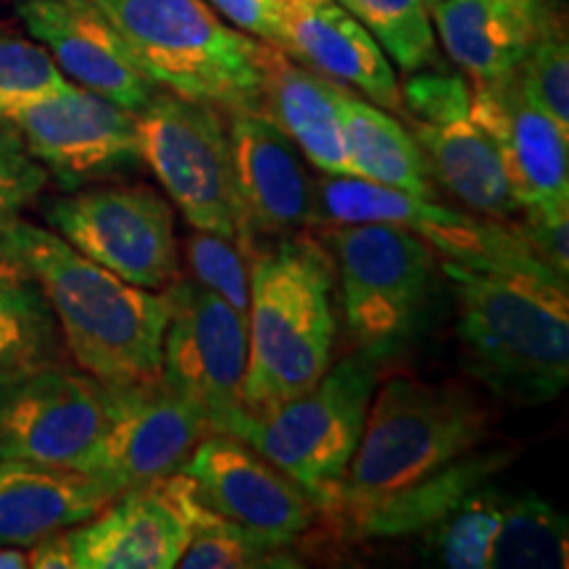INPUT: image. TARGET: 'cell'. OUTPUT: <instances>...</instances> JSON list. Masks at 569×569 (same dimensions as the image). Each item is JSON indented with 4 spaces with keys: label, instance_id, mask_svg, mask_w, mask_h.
Instances as JSON below:
<instances>
[{
    "label": "cell",
    "instance_id": "4",
    "mask_svg": "<svg viewBox=\"0 0 569 569\" xmlns=\"http://www.w3.org/2000/svg\"><path fill=\"white\" fill-rule=\"evenodd\" d=\"M243 407L261 419L327 372L336 343L332 267L315 240H284L251 264Z\"/></svg>",
    "mask_w": 569,
    "mask_h": 569
},
{
    "label": "cell",
    "instance_id": "26",
    "mask_svg": "<svg viewBox=\"0 0 569 569\" xmlns=\"http://www.w3.org/2000/svg\"><path fill=\"white\" fill-rule=\"evenodd\" d=\"M515 453L503 451H472L451 467L438 472L436 478L419 482L407 493L377 503L365 515H359L343 530L351 538H415L446 517L467 493L480 488L482 482L509 465Z\"/></svg>",
    "mask_w": 569,
    "mask_h": 569
},
{
    "label": "cell",
    "instance_id": "1",
    "mask_svg": "<svg viewBox=\"0 0 569 569\" xmlns=\"http://www.w3.org/2000/svg\"><path fill=\"white\" fill-rule=\"evenodd\" d=\"M30 269L51 306L61 343L77 369L106 388H130L161 375L169 298L103 269L61 234L17 222L0 240Z\"/></svg>",
    "mask_w": 569,
    "mask_h": 569
},
{
    "label": "cell",
    "instance_id": "15",
    "mask_svg": "<svg viewBox=\"0 0 569 569\" xmlns=\"http://www.w3.org/2000/svg\"><path fill=\"white\" fill-rule=\"evenodd\" d=\"M111 390L109 427L82 472L117 493L180 472L196 446L213 432L203 411L161 375L140 386Z\"/></svg>",
    "mask_w": 569,
    "mask_h": 569
},
{
    "label": "cell",
    "instance_id": "6",
    "mask_svg": "<svg viewBox=\"0 0 569 569\" xmlns=\"http://www.w3.org/2000/svg\"><path fill=\"white\" fill-rule=\"evenodd\" d=\"M380 361L356 351L303 393H298L261 419H251L240 440L253 446L280 472L298 482L319 517L330 509L348 465H351L375 388Z\"/></svg>",
    "mask_w": 569,
    "mask_h": 569
},
{
    "label": "cell",
    "instance_id": "16",
    "mask_svg": "<svg viewBox=\"0 0 569 569\" xmlns=\"http://www.w3.org/2000/svg\"><path fill=\"white\" fill-rule=\"evenodd\" d=\"M203 501L182 472L127 488L71 528L77 569H172Z\"/></svg>",
    "mask_w": 569,
    "mask_h": 569
},
{
    "label": "cell",
    "instance_id": "33",
    "mask_svg": "<svg viewBox=\"0 0 569 569\" xmlns=\"http://www.w3.org/2000/svg\"><path fill=\"white\" fill-rule=\"evenodd\" d=\"M67 74L40 42L0 30V117L13 106L63 90Z\"/></svg>",
    "mask_w": 569,
    "mask_h": 569
},
{
    "label": "cell",
    "instance_id": "20",
    "mask_svg": "<svg viewBox=\"0 0 569 569\" xmlns=\"http://www.w3.org/2000/svg\"><path fill=\"white\" fill-rule=\"evenodd\" d=\"M280 6L288 56L327 80L359 90L380 109L403 113L393 63L340 0H280Z\"/></svg>",
    "mask_w": 569,
    "mask_h": 569
},
{
    "label": "cell",
    "instance_id": "25",
    "mask_svg": "<svg viewBox=\"0 0 569 569\" xmlns=\"http://www.w3.org/2000/svg\"><path fill=\"white\" fill-rule=\"evenodd\" d=\"M338 111L351 177L432 198V174L422 148L393 113L351 96L346 84L338 92Z\"/></svg>",
    "mask_w": 569,
    "mask_h": 569
},
{
    "label": "cell",
    "instance_id": "36",
    "mask_svg": "<svg viewBox=\"0 0 569 569\" xmlns=\"http://www.w3.org/2000/svg\"><path fill=\"white\" fill-rule=\"evenodd\" d=\"M517 222V219H515ZM519 232L530 253L561 280L569 277V209H522Z\"/></svg>",
    "mask_w": 569,
    "mask_h": 569
},
{
    "label": "cell",
    "instance_id": "17",
    "mask_svg": "<svg viewBox=\"0 0 569 569\" xmlns=\"http://www.w3.org/2000/svg\"><path fill=\"white\" fill-rule=\"evenodd\" d=\"M11 6L61 74L82 88L132 113L159 90L132 61L124 40L96 0H11Z\"/></svg>",
    "mask_w": 569,
    "mask_h": 569
},
{
    "label": "cell",
    "instance_id": "3",
    "mask_svg": "<svg viewBox=\"0 0 569 569\" xmlns=\"http://www.w3.org/2000/svg\"><path fill=\"white\" fill-rule=\"evenodd\" d=\"M486 436L488 411L467 388L390 377L375 388L359 448L322 517H332L346 530L377 503L407 493L478 451Z\"/></svg>",
    "mask_w": 569,
    "mask_h": 569
},
{
    "label": "cell",
    "instance_id": "9",
    "mask_svg": "<svg viewBox=\"0 0 569 569\" xmlns=\"http://www.w3.org/2000/svg\"><path fill=\"white\" fill-rule=\"evenodd\" d=\"M53 232L122 280L163 290L180 277L174 209L151 184H84L46 209Z\"/></svg>",
    "mask_w": 569,
    "mask_h": 569
},
{
    "label": "cell",
    "instance_id": "21",
    "mask_svg": "<svg viewBox=\"0 0 569 569\" xmlns=\"http://www.w3.org/2000/svg\"><path fill=\"white\" fill-rule=\"evenodd\" d=\"M430 13L446 53L475 84L511 80L557 24L543 0H436Z\"/></svg>",
    "mask_w": 569,
    "mask_h": 569
},
{
    "label": "cell",
    "instance_id": "19",
    "mask_svg": "<svg viewBox=\"0 0 569 569\" xmlns=\"http://www.w3.org/2000/svg\"><path fill=\"white\" fill-rule=\"evenodd\" d=\"M472 117L501 148L522 209H569V134L528 101L517 77L475 84Z\"/></svg>",
    "mask_w": 569,
    "mask_h": 569
},
{
    "label": "cell",
    "instance_id": "24",
    "mask_svg": "<svg viewBox=\"0 0 569 569\" xmlns=\"http://www.w3.org/2000/svg\"><path fill=\"white\" fill-rule=\"evenodd\" d=\"M119 493L77 469L0 459V546L27 549L96 517Z\"/></svg>",
    "mask_w": 569,
    "mask_h": 569
},
{
    "label": "cell",
    "instance_id": "32",
    "mask_svg": "<svg viewBox=\"0 0 569 569\" xmlns=\"http://www.w3.org/2000/svg\"><path fill=\"white\" fill-rule=\"evenodd\" d=\"M519 90L569 134V48L559 24L540 34L517 69Z\"/></svg>",
    "mask_w": 569,
    "mask_h": 569
},
{
    "label": "cell",
    "instance_id": "30",
    "mask_svg": "<svg viewBox=\"0 0 569 569\" xmlns=\"http://www.w3.org/2000/svg\"><path fill=\"white\" fill-rule=\"evenodd\" d=\"M365 24L398 69L419 71L438 61L430 9L425 0H340Z\"/></svg>",
    "mask_w": 569,
    "mask_h": 569
},
{
    "label": "cell",
    "instance_id": "28",
    "mask_svg": "<svg viewBox=\"0 0 569 569\" xmlns=\"http://www.w3.org/2000/svg\"><path fill=\"white\" fill-rule=\"evenodd\" d=\"M569 557L567 517L538 496L503 501L490 569H565Z\"/></svg>",
    "mask_w": 569,
    "mask_h": 569
},
{
    "label": "cell",
    "instance_id": "37",
    "mask_svg": "<svg viewBox=\"0 0 569 569\" xmlns=\"http://www.w3.org/2000/svg\"><path fill=\"white\" fill-rule=\"evenodd\" d=\"M209 6L238 30L288 53V32H284L280 0H209Z\"/></svg>",
    "mask_w": 569,
    "mask_h": 569
},
{
    "label": "cell",
    "instance_id": "31",
    "mask_svg": "<svg viewBox=\"0 0 569 569\" xmlns=\"http://www.w3.org/2000/svg\"><path fill=\"white\" fill-rule=\"evenodd\" d=\"M288 549H269L259 538L219 517L209 507L198 511L193 532L177 567L182 569H253V567H298Z\"/></svg>",
    "mask_w": 569,
    "mask_h": 569
},
{
    "label": "cell",
    "instance_id": "35",
    "mask_svg": "<svg viewBox=\"0 0 569 569\" xmlns=\"http://www.w3.org/2000/svg\"><path fill=\"white\" fill-rule=\"evenodd\" d=\"M48 180L51 177L27 151L21 134L0 119V240L21 222V213L38 201Z\"/></svg>",
    "mask_w": 569,
    "mask_h": 569
},
{
    "label": "cell",
    "instance_id": "34",
    "mask_svg": "<svg viewBox=\"0 0 569 569\" xmlns=\"http://www.w3.org/2000/svg\"><path fill=\"white\" fill-rule=\"evenodd\" d=\"M184 253L193 280L246 315L251 298V267L243 248L222 234L196 230L184 243Z\"/></svg>",
    "mask_w": 569,
    "mask_h": 569
},
{
    "label": "cell",
    "instance_id": "2",
    "mask_svg": "<svg viewBox=\"0 0 569 569\" xmlns=\"http://www.w3.org/2000/svg\"><path fill=\"white\" fill-rule=\"evenodd\" d=\"M438 264L457 296V338L469 372L517 407L559 398L569 380L567 280L540 264Z\"/></svg>",
    "mask_w": 569,
    "mask_h": 569
},
{
    "label": "cell",
    "instance_id": "13",
    "mask_svg": "<svg viewBox=\"0 0 569 569\" xmlns=\"http://www.w3.org/2000/svg\"><path fill=\"white\" fill-rule=\"evenodd\" d=\"M27 151L63 190L138 172L142 159L134 140V113L69 82L63 90L32 98L6 111Z\"/></svg>",
    "mask_w": 569,
    "mask_h": 569
},
{
    "label": "cell",
    "instance_id": "29",
    "mask_svg": "<svg viewBox=\"0 0 569 569\" xmlns=\"http://www.w3.org/2000/svg\"><path fill=\"white\" fill-rule=\"evenodd\" d=\"M503 501L507 496L488 482L467 493L446 517L419 536L427 557L448 569H490Z\"/></svg>",
    "mask_w": 569,
    "mask_h": 569
},
{
    "label": "cell",
    "instance_id": "40",
    "mask_svg": "<svg viewBox=\"0 0 569 569\" xmlns=\"http://www.w3.org/2000/svg\"><path fill=\"white\" fill-rule=\"evenodd\" d=\"M425 3H427V9H430V6H432V3H436V0H425Z\"/></svg>",
    "mask_w": 569,
    "mask_h": 569
},
{
    "label": "cell",
    "instance_id": "38",
    "mask_svg": "<svg viewBox=\"0 0 569 569\" xmlns=\"http://www.w3.org/2000/svg\"><path fill=\"white\" fill-rule=\"evenodd\" d=\"M27 559L34 569H77L71 528L56 530L51 536L34 540L32 546H27Z\"/></svg>",
    "mask_w": 569,
    "mask_h": 569
},
{
    "label": "cell",
    "instance_id": "5",
    "mask_svg": "<svg viewBox=\"0 0 569 569\" xmlns=\"http://www.w3.org/2000/svg\"><path fill=\"white\" fill-rule=\"evenodd\" d=\"M156 88L217 109H259L256 40L209 0H96Z\"/></svg>",
    "mask_w": 569,
    "mask_h": 569
},
{
    "label": "cell",
    "instance_id": "14",
    "mask_svg": "<svg viewBox=\"0 0 569 569\" xmlns=\"http://www.w3.org/2000/svg\"><path fill=\"white\" fill-rule=\"evenodd\" d=\"M182 472L196 482L206 507L269 549H290L319 517L317 503L298 482L230 432H209Z\"/></svg>",
    "mask_w": 569,
    "mask_h": 569
},
{
    "label": "cell",
    "instance_id": "22",
    "mask_svg": "<svg viewBox=\"0 0 569 569\" xmlns=\"http://www.w3.org/2000/svg\"><path fill=\"white\" fill-rule=\"evenodd\" d=\"M409 122L432 180L443 184L459 203L496 222H511L519 217L522 206L509 180L501 148L478 124L469 103Z\"/></svg>",
    "mask_w": 569,
    "mask_h": 569
},
{
    "label": "cell",
    "instance_id": "18",
    "mask_svg": "<svg viewBox=\"0 0 569 569\" xmlns=\"http://www.w3.org/2000/svg\"><path fill=\"white\" fill-rule=\"evenodd\" d=\"M230 117L227 130L248 248H253V232L282 234L315 224V177L296 142L261 109L230 111Z\"/></svg>",
    "mask_w": 569,
    "mask_h": 569
},
{
    "label": "cell",
    "instance_id": "11",
    "mask_svg": "<svg viewBox=\"0 0 569 569\" xmlns=\"http://www.w3.org/2000/svg\"><path fill=\"white\" fill-rule=\"evenodd\" d=\"M398 224L436 251L440 261L469 269L538 267L515 219L496 222L448 209L415 193L351 174L315 180V224ZM543 267V264H540Z\"/></svg>",
    "mask_w": 569,
    "mask_h": 569
},
{
    "label": "cell",
    "instance_id": "39",
    "mask_svg": "<svg viewBox=\"0 0 569 569\" xmlns=\"http://www.w3.org/2000/svg\"><path fill=\"white\" fill-rule=\"evenodd\" d=\"M30 567L27 549L19 546H0V569H24Z\"/></svg>",
    "mask_w": 569,
    "mask_h": 569
},
{
    "label": "cell",
    "instance_id": "12",
    "mask_svg": "<svg viewBox=\"0 0 569 569\" xmlns=\"http://www.w3.org/2000/svg\"><path fill=\"white\" fill-rule=\"evenodd\" d=\"M111 409V388L61 361L0 377V459L82 472Z\"/></svg>",
    "mask_w": 569,
    "mask_h": 569
},
{
    "label": "cell",
    "instance_id": "8",
    "mask_svg": "<svg viewBox=\"0 0 569 569\" xmlns=\"http://www.w3.org/2000/svg\"><path fill=\"white\" fill-rule=\"evenodd\" d=\"M222 109L156 90L134 111V140L142 167L161 182L184 222L248 248V230L234 182L232 142Z\"/></svg>",
    "mask_w": 569,
    "mask_h": 569
},
{
    "label": "cell",
    "instance_id": "7",
    "mask_svg": "<svg viewBox=\"0 0 569 569\" xmlns=\"http://www.w3.org/2000/svg\"><path fill=\"white\" fill-rule=\"evenodd\" d=\"M336 251L348 330L361 353L386 361L415 343L436 284L438 256L398 224H336Z\"/></svg>",
    "mask_w": 569,
    "mask_h": 569
},
{
    "label": "cell",
    "instance_id": "27",
    "mask_svg": "<svg viewBox=\"0 0 569 569\" xmlns=\"http://www.w3.org/2000/svg\"><path fill=\"white\" fill-rule=\"evenodd\" d=\"M61 332L38 280L0 246V377L59 365Z\"/></svg>",
    "mask_w": 569,
    "mask_h": 569
},
{
    "label": "cell",
    "instance_id": "23",
    "mask_svg": "<svg viewBox=\"0 0 569 569\" xmlns=\"http://www.w3.org/2000/svg\"><path fill=\"white\" fill-rule=\"evenodd\" d=\"M259 109L296 142L322 174H351L338 92L343 84L306 69L293 56L256 40Z\"/></svg>",
    "mask_w": 569,
    "mask_h": 569
},
{
    "label": "cell",
    "instance_id": "10",
    "mask_svg": "<svg viewBox=\"0 0 569 569\" xmlns=\"http://www.w3.org/2000/svg\"><path fill=\"white\" fill-rule=\"evenodd\" d=\"M163 293L161 377L203 411L213 432L240 438L251 422L243 407L248 317L196 280H174Z\"/></svg>",
    "mask_w": 569,
    "mask_h": 569
}]
</instances>
